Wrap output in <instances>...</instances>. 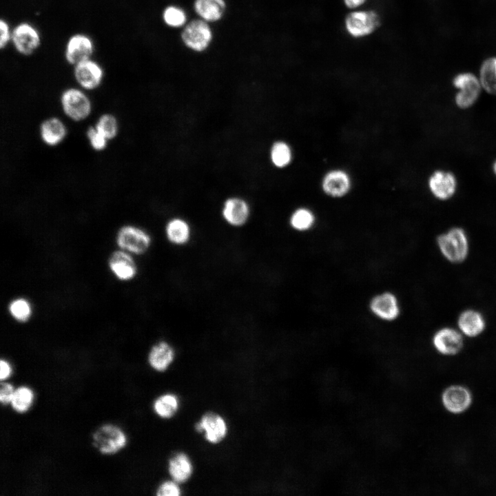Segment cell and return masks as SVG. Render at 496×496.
<instances>
[{
    "label": "cell",
    "instance_id": "obj_1",
    "mask_svg": "<svg viewBox=\"0 0 496 496\" xmlns=\"http://www.w3.org/2000/svg\"><path fill=\"white\" fill-rule=\"evenodd\" d=\"M436 247L442 256L452 265H461L468 258L470 240L466 230L454 225L437 235Z\"/></svg>",
    "mask_w": 496,
    "mask_h": 496
},
{
    "label": "cell",
    "instance_id": "obj_9",
    "mask_svg": "<svg viewBox=\"0 0 496 496\" xmlns=\"http://www.w3.org/2000/svg\"><path fill=\"white\" fill-rule=\"evenodd\" d=\"M127 442L123 431L114 424H104L92 435L93 446L102 454L112 455L123 448Z\"/></svg>",
    "mask_w": 496,
    "mask_h": 496
},
{
    "label": "cell",
    "instance_id": "obj_4",
    "mask_svg": "<svg viewBox=\"0 0 496 496\" xmlns=\"http://www.w3.org/2000/svg\"><path fill=\"white\" fill-rule=\"evenodd\" d=\"M426 188L431 197L436 201L448 202L458 194L459 178L451 169L443 167L435 168L427 177Z\"/></svg>",
    "mask_w": 496,
    "mask_h": 496
},
{
    "label": "cell",
    "instance_id": "obj_12",
    "mask_svg": "<svg viewBox=\"0 0 496 496\" xmlns=\"http://www.w3.org/2000/svg\"><path fill=\"white\" fill-rule=\"evenodd\" d=\"M221 216L229 226L235 228L242 227L249 220L251 216L250 205L242 197H229L223 204Z\"/></svg>",
    "mask_w": 496,
    "mask_h": 496
},
{
    "label": "cell",
    "instance_id": "obj_38",
    "mask_svg": "<svg viewBox=\"0 0 496 496\" xmlns=\"http://www.w3.org/2000/svg\"><path fill=\"white\" fill-rule=\"evenodd\" d=\"M344 5L350 9H355L363 5L366 0H343Z\"/></svg>",
    "mask_w": 496,
    "mask_h": 496
},
{
    "label": "cell",
    "instance_id": "obj_18",
    "mask_svg": "<svg viewBox=\"0 0 496 496\" xmlns=\"http://www.w3.org/2000/svg\"><path fill=\"white\" fill-rule=\"evenodd\" d=\"M227 0H193L192 9L197 18L211 25L221 21L227 11Z\"/></svg>",
    "mask_w": 496,
    "mask_h": 496
},
{
    "label": "cell",
    "instance_id": "obj_8",
    "mask_svg": "<svg viewBox=\"0 0 496 496\" xmlns=\"http://www.w3.org/2000/svg\"><path fill=\"white\" fill-rule=\"evenodd\" d=\"M380 25V17L372 10H355L344 19L347 33L354 38H362L373 33Z\"/></svg>",
    "mask_w": 496,
    "mask_h": 496
},
{
    "label": "cell",
    "instance_id": "obj_14",
    "mask_svg": "<svg viewBox=\"0 0 496 496\" xmlns=\"http://www.w3.org/2000/svg\"><path fill=\"white\" fill-rule=\"evenodd\" d=\"M74 66V79L82 89L92 90L102 83L104 71L96 61L89 59Z\"/></svg>",
    "mask_w": 496,
    "mask_h": 496
},
{
    "label": "cell",
    "instance_id": "obj_27",
    "mask_svg": "<svg viewBox=\"0 0 496 496\" xmlns=\"http://www.w3.org/2000/svg\"><path fill=\"white\" fill-rule=\"evenodd\" d=\"M161 19L166 27L180 30L189 21L187 11L177 4H169L165 6L161 12Z\"/></svg>",
    "mask_w": 496,
    "mask_h": 496
},
{
    "label": "cell",
    "instance_id": "obj_32",
    "mask_svg": "<svg viewBox=\"0 0 496 496\" xmlns=\"http://www.w3.org/2000/svg\"><path fill=\"white\" fill-rule=\"evenodd\" d=\"M94 127L108 141L114 138L118 131V121L111 114H104L97 120Z\"/></svg>",
    "mask_w": 496,
    "mask_h": 496
},
{
    "label": "cell",
    "instance_id": "obj_35",
    "mask_svg": "<svg viewBox=\"0 0 496 496\" xmlns=\"http://www.w3.org/2000/svg\"><path fill=\"white\" fill-rule=\"evenodd\" d=\"M0 47L1 49L6 48L12 39V30L10 25L6 20L1 19L0 21Z\"/></svg>",
    "mask_w": 496,
    "mask_h": 496
},
{
    "label": "cell",
    "instance_id": "obj_25",
    "mask_svg": "<svg viewBox=\"0 0 496 496\" xmlns=\"http://www.w3.org/2000/svg\"><path fill=\"white\" fill-rule=\"evenodd\" d=\"M192 470V464L185 453H177L169 461V474L176 482H186L191 476Z\"/></svg>",
    "mask_w": 496,
    "mask_h": 496
},
{
    "label": "cell",
    "instance_id": "obj_21",
    "mask_svg": "<svg viewBox=\"0 0 496 496\" xmlns=\"http://www.w3.org/2000/svg\"><path fill=\"white\" fill-rule=\"evenodd\" d=\"M198 431H205V438L211 443H218L225 436L227 426L225 420L219 415L214 413L205 414L200 422L196 424Z\"/></svg>",
    "mask_w": 496,
    "mask_h": 496
},
{
    "label": "cell",
    "instance_id": "obj_26",
    "mask_svg": "<svg viewBox=\"0 0 496 496\" xmlns=\"http://www.w3.org/2000/svg\"><path fill=\"white\" fill-rule=\"evenodd\" d=\"M314 213L307 207H298L290 215L289 225L292 230L305 233L311 230L316 224Z\"/></svg>",
    "mask_w": 496,
    "mask_h": 496
},
{
    "label": "cell",
    "instance_id": "obj_5",
    "mask_svg": "<svg viewBox=\"0 0 496 496\" xmlns=\"http://www.w3.org/2000/svg\"><path fill=\"white\" fill-rule=\"evenodd\" d=\"M368 309L375 319L384 323L397 320L402 313L400 299L395 293L390 290L373 294L369 300Z\"/></svg>",
    "mask_w": 496,
    "mask_h": 496
},
{
    "label": "cell",
    "instance_id": "obj_3",
    "mask_svg": "<svg viewBox=\"0 0 496 496\" xmlns=\"http://www.w3.org/2000/svg\"><path fill=\"white\" fill-rule=\"evenodd\" d=\"M214 39L212 25L197 17L189 20L180 32V41L183 46L194 54L207 52Z\"/></svg>",
    "mask_w": 496,
    "mask_h": 496
},
{
    "label": "cell",
    "instance_id": "obj_10",
    "mask_svg": "<svg viewBox=\"0 0 496 496\" xmlns=\"http://www.w3.org/2000/svg\"><path fill=\"white\" fill-rule=\"evenodd\" d=\"M464 337L457 328L443 326L434 332L431 343L435 351L440 354L445 356H453L463 349Z\"/></svg>",
    "mask_w": 496,
    "mask_h": 496
},
{
    "label": "cell",
    "instance_id": "obj_39",
    "mask_svg": "<svg viewBox=\"0 0 496 496\" xmlns=\"http://www.w3.org/2000/svg\"><path fill=\"white\" fill-rule=\"evenodd\" d=\"M490 172L493 177L496 179V157L491 162Z\"/></svg>",
    "mask_w": 496,
    "mask_h": 496
},
{
    "label": "cell",
    "instance_id": "obj_24",
    "mask_svg": "<svg viewBox=\"0 0 496 496\" xmlns=\"http://www.w3.org/2000/svg\"><path fill=\"white\" fill-rule=\"evenodd\" d=\"M175 356L173 347L167 341L161 340L151 348L148 355L149 365L155 370L163 371L172 362Z\"/></svg>",
    "mask_w": 496,
    "mask_h": 496
},
{
    "label": "cell",
    "instance_id": "obj_29",
    "mask_svg": "<svg viewBox=\"0 0 496 496\" xmlns=\"http://www.w3.org/2000/svg\"><path fill=\"white\" fill-rule=\"evenodd\" d=\"M33 399L32 391L29 387L22 386L14 391L10 404L15 411L24 413L32 405Z\"/></svg>",
    "mask_w": 496,
    "mask_h": 496
},
{
    "label": "cell",
    "instance_id": "obj_7",
    "mask_svg": "<svg viewBox=\"0 0 496 496\" xmlns=\"http://www.w3.org/2000/svg\"><path fill=\"white\" fill-rule=\"evenodd\" d=\"M60 101L64 114L74 121L87 118L92 112L90 99L81 89H65L61 95Z\"/></svg>",
    "mask_w": 496,
    "mask_h": 496
},
{
    "label": "cell",
    "instance_id": "obj_13",
    "mask_svg": "<svg viewBox=\"0 0 496 496\" xmlns=\"http://www.w3.org/2000/svg\"><path fill=\"white\" fill-rule=\"evenodd\" d=\"M456 325L464 337L475 338L485 331L487 321L484 313L479 309L466 308L459 313Z\"/></svg>",
    "mask_w": 496,
    "mask_h": 496
},
{
    "label": "cell",
    "instance_id": "obj_36",
    "mask_svg": "<svg viewBox=\"0 0 496 496\" xmlns=\"http://www.w3.org/2000/svg\"><path fill=\"white\" fill-rule=\"evenodd\" d=\"M14 389L11 384L1 381L0 386V402L2 404L10 403Z\"/></svg>",
    "mask_w": 496,
    "mask_h": 496
},
{
    "label": "cell",
    "instance_id": "obj_19",
    "mask_svg": "<svg viewBox=\"0 0 496 496\" xmlns=\"http://www.w3.org/2000/svg\"><path fill=\"white\" fill-rule=\"evenodd\" d=\"M165 236L167 242L175 247H184L192 238V229L189 222L182 217H173L165 225Z\"/></svg>",
    "mask_w": 496,
    "mask_h": 496
},
{
    "label": "cell",
    "instance_id": "obj_20",
    "mask_svg": "<svg viewBox=\"0 0 496 496\" xmlns=\"http://www.w3.org/2000/svg\"><path fill=\"white\" fill-rule=\"evenodd\" d=\"M326 194L333 198L344 196L351 188V179L348 174L341 169L331 170L326 174L322 182Z\"/></svg>",
    "mask_w": 496,
    "mask_h": 496
},
{
    "label": "cell",
    "instance_id": "obj_37",
    "mask_svg": "<svg viewBox=\"0 0 496 496\" xmlns=\"http://www.w3.org/2000/svg\"><path fill=\"white\" fill-rule=\"evenodd\" d=\"M0 380L1 381H3L10 375L11 367L6 360L1 359L0 361Z\"/></svg>",
    "mask_w": 496,
    "mask_h": 496
},
{
    "label": "cell",
    "instance_id": "obj_34",
    "mask_svg": "<svg viewBox=\"0 0 496 496\" xmlns=\"http://www.w3.org/2000/svg\"><path fill=\"white\" fill-rule=\"evenodd\" d=\"M156 494L158 496H178L180 495V490L175 482L167 481L159 486Z\"/></svg>",
    "mask_w": 496,
    "mask_h": 496
},
{
    "label": "cell",
    "instance_id": "obj_30",
    "mask_svg": "<svg viewBox=\"0 0 496 496\" xmlns=\"http://www.w3.org/2000/svg\"><path fill=\"white\" fill-rule=\"evenodd\" d=\"M178 398L173 394H165L158 397L154 404V409L163 418H169L176 412Z\"/></svg>",
    "mask_w": 496,
    "mask_h": 496
},
{
    "label": "cell",
    "instance_id": "obj_6",
    "mask_svg": "<svg viewBox=\"0 0 496 496\" xmlns=\"http://www.w3.org/2000/svg\"><path fill=\"white\" fill-rule=\"evenodd\" d=\"M116 242L121 249L132 254L143 255L150 249L152 238L144 229L126 225L118 230Z\"/></svg>",
    "mask_w": 496,
    "mask_h": 496
},
{
    "label": "cell",
    "instance_id": "obj_17",
    "mask_svg": "<svg viewBox=\"0 0 496 496\" xmlns=\"http://www.w3.org/2000/svg\"><path fill=\"white\" fill-rule=\"evenodd\" d=\"M132 254L123 249L113 251L108 258V267L121 281L133 280L138 273V266Z\"/></svg>",
    "mask_w": 496,
    "mask_h": 496
},
{
    "label": "cell",
    "instance_id": "obj_23",
    "mask_svg": "<svg viewBox=\"0 0 496 496\" xmlns=\"http://www.w3.org/2000/svg\"><path fill=\"white\" fill-rule=\"evenodd\" d=\"M483 92L496 96V55H488L480 62L477 72Z\"/></svg>",
    "mask_w": 496,
    "mask_h": 496
},
{
    "label": "cell",
    "instance_id": "obj_15",
    "mask_svg": "<svg viewBox=\"0 0 496 496\" xmlns=\"http://www.w3.org/2000/svg\"><path fill=\"white\" fill-rule=\"evenodd\" d=\"M94 50L92 39L87 34L76 33L71 36L66 43L65 57L72 65L91 59Z\"/></svg>",
    "mask_w": 496,
    "mask_h": 496
},
{
    "label": "cell",
    "instance_id": "obj_2",
    "mask_svg": "<svg viewBox=\"0 0 496 496\" xmlns=\"http://www.w3.org/2000/svg\"><path fill=\"white\" fill-rule=\"evenodd\" d=\"M451 84L455 90L453 105L460 111H468L474 107L484 93L477 72L471 70L455 73L451 78Z\"/></svg>",
    "mask_w": 496,
    "mask_h": 496
},
{
    "label": "cell",
    "instance_id": "obj_16",
    "mask_svg": "<svg viewBox=\"0 0 496 496\" xmlns=\"http://www.w3.org/2000/svg\"><path fill=\"white\" fill-rule=\"evenodd\" d=\"M441 399L445 409L453 414L465 412L471 406L473 401L472 394L469 389L459 384L451 385L446 388L442 394Z\"/></svg>",
    "mask_w": 496,
    "mask_h": 496
},
{
    "label": "cell",
    "instance_id": "obj_28",
    "mask_svg": "<svg viewBox=\"0 0 496 496\" xmlns=\"http://www.w3.org/2000/svg\"><path fill=\"white\" fill-rule=\"evenodd\" d=\"M270 160L277 168L288 166L292 160V152L289 144L283 141L273 143L270 149Z\"/></svg>",
    "mask_w": 496,
    "mask_h": 496
},
{
    "label": "cell",
    "instance_id": "obj_11",
    "mask_svg": "<svg viewBox=\"0 0 496 496\" xmlns=\"http://www.w3.org/2000/svg\"><path fill=\"white\" fill-rule=\"evenodd\" d=\"M11 42L19 54L29 56L32 54L41 44L40 33L31 23L21 22L12 30Z\"/></svg>",
    "mask_w": 496,
    "mask_h": 496
},
{
    "label": "cell",
    "instance_id": "obj_31",
    "mask_svg": "<svg viewBox=\"0 0 496 496\" xmlns=\"http://www.w3.org/2000/svg\"><path fill=\"white\" fill-rule=\"evenodd\" d=\"M8 311L10 316L20 322H27L32 314V308L30 302L24 298H17L12 300L8 305Z\"/></svg>",
    "mask_w": 496,
    "mask_h": 496
},
{
    "label": "cell",
    "instance_id": "obj_22",
    "mask_svg": "<svg viewBox=\"0 0 496 496\" xmlns=\"http://www.w3.org/2000/svg\"><path fill=\"white\" fill-rule=\"evenodd\" d=\"M39 134L43 142L48 146H56L61 143L67 134L66 126L57 117L44 120L39 127Z\"/></svg>",
    "mask_w": 496,
    "mask_h": 496
},
{
    "label": "cell",
    "instance_id": "obj_33",
    "mask_svg": "<svg viewBox=\"0 0 496 496\" xmlns=\"http://www.w3.org/2000/svg\"><path fill=\"white\" fill-rule=\"evenodd\" d=\"M91 147L96 151L105 149L108 140L94 126H90L86 132Z\"/></svg>",
    "mask_w": 496,
    "mask_h": 496
}]
</instances>
